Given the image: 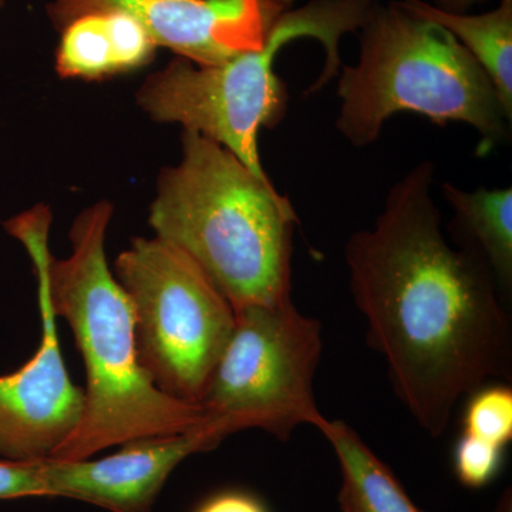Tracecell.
Here are the masks:
<instances>
[{
    "instance_id": "cell-11",
    "label": "cell",
    "mask_w": 512,
    "mask_h": 512,
    "mask_svg": "<svg viewBox=\"0 0 512 512\" xmlns=\"http://www.w3.org/2000/svg\"><path fill=\"white\" fill-rule=\"evenodd\" d=\"M60 33L56 70L64 79L99 80L140 69L154 59L158 47L121 10L87 13Z\"/></svg>"
},
{
    "instance_id": "cell-6",
    "label": "cell",
    "mask_w": 512,
    "mask_h": 512,
    "mask_svg": "<svg viewBox=\"0 0 512 512\" xmlns=\"http://www.w3.org/2000/svg\"><path fill=\"white\" fill-rule=\"evenodd\" d=\"M113 274L133 309L138 363L161 392L200 406L234 330L231 303L190 256L158 237L133 239Z\"/></svg>"
},
{
    "instance_id": "cell-16",
    "label": "cell",
    "mask_w": 512,
    "mask_h": 512,
    "mask_svg": "<svg viewBox=\"0 0 512 512\" xmlns=\"http://www.w3.org/2000/svg\"><path fill=\"white\" fill-rule=\"evenodd\" d=\"M504 448L463 433L454 448V471L461 484L483 488L491 483L503 466Z\"/></svg>"
},
{
    "instance_id": "cell-5",
    "label": "cell",
    "mask_w": 512,
    "mask_h": 512,
    "mask_svg": "<svg viewBox=\"0 0 512 512\" xmlns=\"http://www.w3.org/2000/svg\"><path fill=\"white\" fill-rule=\"evenodd\" d=\"M376 0H311L286 9L276 19L261 50L244 53L218 66H197L175 57L151 74L138 89L137 103L158 123L181 124L227 148L261 180H269L259 157L262 127H274L285 116L288 94L274 72L276 53L292 40L313 37L326 50L328 82L340 67L339 42L362 28Z\"/></svg>"
},
{
    "instance_id": "cell-17",
    "label": "cell",
    "mask_w": 512,
    "mask_h": 512,
    "mask_svg": "<svg viewBox=\"0 0 512 512\" xmlns=\"http://www.w3.org/2000/svg\"><path fill=\"white\" fill-rule=\"evenodd\" d=\"M47 497L40 461L0 460V500Z\"/></svg>"
},
{
    "instance_id": "cell-4",
    "label": "cell",
    "mask_w": 512,
    "mask_h": 512,
    "mask_svg": "<svg viewBox=\"0 0 512 512\" xmlns=\"http://www.w3.org/2000/svg\"><path fill=\"white\" fill-rule=\"evenodd\" d=\"M355 66L342 67L336 128L353 147L372 146L400 113L420 114L437 126L473 127L485 156L510 138L493 83L448 30L407 9L377 2L360 28Z\"/></svg>"
},
{
    "instance_id": "cell-10",
    "label": "cell",
    "mask_w": 512,
    "mask_h": 512,
    "mask_svg": "<svg viewBox=\"0 0 512 512\" xmlns=\"http://www.w3.org/2000/svg\"><path fill=\"white\" fill-rule=\"evenodd\" d=\"M39 311V349L16 372L0 376V456L5 460L52 458L82 420L84 389L64 366L57 318L40 284Z\"/></svg>"
},
{
    "instance_id": "cell-1",
    "label": "cell",
    "mask_w": 512,
    "mask_h": 512,
    "mask_svg": "<svg viewBox=\"0 0 512 512\" xmlns=\"http://www.w3.org/2000/svg\"><path fill=\"white\" fill-rule=\"evenodd\" d=\"M434 173L424 160L400 178L373 228L350 235L345 261L367 342L386 360L394 393L440 437L461 399L511 379L512 329L490 268L444 234Z\"/></svg>"
},
{
    "instance_id": "cell-14",
    "label": "cell",
    "mask_w": 512,
    "mask_h": 512,
    "mask_svg": "<svg viewBox=\"0 0 512 512\" xmlns=\"http://www.w3.org/2000/svg\"><path fill=\"white\" fill-rule=\"evenodd\" d=\"M407 9L448 30L480 64L512 121V0L481 15L451 13L423 0H400Z\"/></svg>"
},
{
    "instance_id": "cell-3",
    "label": "cell",
    "mask_w": 512,
    "mask_h": 512,
    "mask_svg": "<svg viewBox=\"0 0 512 512\" xmlns=\"http://www.w3.org/2000/svg\"><path fill=\"white\" fill-rule=\"evenodd\" d=\"M292 202L227 148L184 130L183 157L164 168L150 225L190 256L234 311L292 301Z\"/></svg>"
},
{
    "instance_id": "cell-19",
    "label": "cell",
    "mask_w": 512,
    "mask_h": 512,
    "mask_svg": "<svg viewBox=\"0 0 512 512\" xmlns=\"http://www.w3.org/2000/svg\"><path fill=\"white\" fill-rule=\"evenodd\" d=\"M484 2L487 0H434V6L446 12L467 13L473 6Z\"/></svg>"
},
{
    "instance_id": "cell-20",
    "label": "cell",
    "mask_w": 512,
    "mask_h": 512,
    "mask_svg": "<svg viewBox=\"0 0 512 512\" xmlns=\"http://www.w3.org/2000/svg\"><path fill=\"white\" fill-rule=\"evenodd\" d=\"M276 2L282 3L286 8H289L295 0H276Z\"/></svg>"
},
{
    "instance_id": "cell-2",
    "label": "cell",
    "mask_w": 512,
    "mask_h": 512,
    "mask_svg": "<svg viewBox=\"0 0 512 512\" xmlns=\"http://www.w3.org/2000/svg\"><path fill=\"white\" fill-rule=\"evenodd\" d=\"M111 217L107 201L80 212L70 228L72 254L64 259L49 252L52 214L46 205L5 222L28 249L37 284L46 289L56 318L72 329L86 366L82 420L52 460H87L106 448L183 433L205 420L198 404L161 392L138 363L130 299L107 262Z\"/></svg>"
},
{
    "instance_id": "cell-12",
    "label": "cell",
    "mask_w": 512,
    "mask_h": 512,
    "mask_svg": "<svg viewBox=\"0 0 512 512\" xmlns=\"http://www.w3.org/2000/svg\"><path fill=\"white\" fill-rule=\"evenodd\" d=\"M441 192L453 208L448 232L454 244L481 256L498 289L507 295L512 288V188L467 191L444 183Z\"/></svg>"
},
{
    "instance_id": "cell-18",
    "label": "cell",
    "mask_w": 512,
    "mask_h": 512,
    "mask_svg": "<svg viewBox=\"0 0 512 512\" xmlns=\"http://www.w3.org/2000/svg\"><path fill=\"white\" fill-rule=\"evenodd\" d=\"M195 512H269L255 495L245 491H222L205 500Z\"/></svg>"
},
{
    "instance_id": "cell-8",
    "label": "cell",
    "mask_w": 512,
    "mask_h": 512,
    "mask_svg": "<svg viewBox=\"0 0 512 512\" xmlns=\"http://www.w3.org/2000/svg\"><path fill=\"white\" fill-rule=\"evenodd\" d=\"M286 9L276 0H53L47 13L62 30L87 13L121 10L157 46L197 66H218L261 50Z\"/></svg>"
},
{
    "instance_id": "cell-15",
    "label": "cell",
    "mask_w": 512,
    "mask_h": 512,
    "mask_svg": "<svg viewBox=\"0 0 512 512\" xmlns=\"http://www.w3.org/2000/svg\"><path fill=\"white\" fill-rule=\"evenodd\" d=\"M464 433L495 446L512 439V390L510 386H485L468 396Z\"/></svg>"
},
{
    "instance_id": "cell-13",
    "label": "cell",
    "mask_w": 512,
    "mask_h": 512,
    "mask_svg": "<svg viewBox=\"0 0 512 512\" xmlns=\"http://www.w3.org/2000/svg\"><path fill=\"white\" fill-rule=\"evenodd\" d=\"M318 430L335 451L342 471L340 512H423L348 423L326 419Z\"/></svg>"
},
{
    "instance_id": "cell-9",
    "label": "cell",
    "mask_w": 512,
    "mask_h": 512,
    "mask_svg": "<svg viewBox=\"0 0 512 512\" xmlns=\"http://www.w3.org/2000/svg\"><path fill=\"white\" fill-rule=\"evenodd\" d=\"M227 436L222 424L205 419L183 433L127 441L119 453L99 460L47 458L40 461L47 497L72 498L111 512H151L178 464L214 450Z\"/></svg>"
},
{
    "instance_id": "cell-7",
    "label": "cell",
    "mask_w": 512,
    "mask_h": 512,
    "mask_svg": "<svg viewBox=\"0 0 512 512\" xmlns=\"http://www.w3.org/2000/svg\"><path fill=\"white\" fill-rule=\"evenodd\" d=\"M322 325L292 301L235 312V326L200 407L229 434L259 429L288 441L299 426L326 417L315 396L322 357Z\"/></svg>"
}]
</instances>
